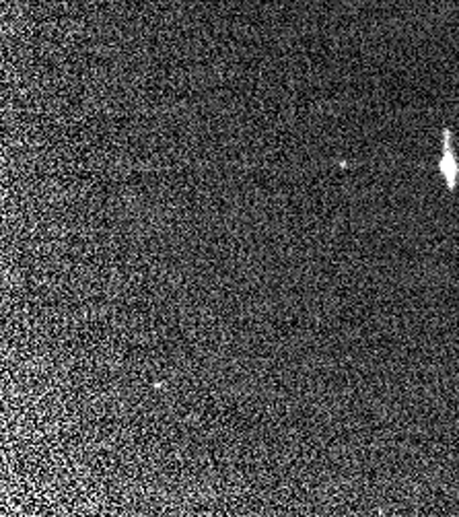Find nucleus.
Masks as SVG:
<instances>
[{
	"instance_id": "f257e3e1",
	"label": "nucleus",
	"mask_w": 459,
	"mask_h": 517,
	"mask_svg": "<svg viewBox=\"0 0 459 517\" xmlns=\"http://www.w3.org/2000/svg\"><path fill=\"white\" fill-rule=\"evenodd\" d=\"M439 171H441V176L445 178L447 188L451 190V192H454L455 181L459 176V165H457V159L454 155V147H451V132L449 131L443 132V155H441V161H439Z\"/></svg>"
}]
</instances>
